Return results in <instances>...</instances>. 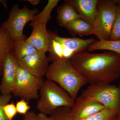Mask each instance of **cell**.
I'll use <instances>...</instances> for the list:
<instances>
[{
	"label": "cell",
	"instance_id": "cell-3",
	"mask_svg": "<svg viewBox=\"0 0 120 120\" xmlns=\"http://www.w3.org/2000/svg\"><path fill=\"white\" fill-rule=\"evenodd\" d=\"M37 108L39 113L51 116L60 107L71 108L75 102L68 93L55 82L45 80L39 91Z\"/></svg>",
	"mask_w": 120,
	"mask_h": 120
},
{
	"label": "cell",
	"instance_id": "cell-16",
	"mask_svg": "<svg viewBox=\"0 0 120 120\" xmlns=\"http://www.w3.org/2000/svg\"><path fill=\"white\" fill-rule=\"evenodd\" d=\"M79 15L71 5L65 3L57 8L56 19L59 25L65 27L68 23L80 19Z\"/></svg>",
	"mask_w": 120,
	"mask_h": 120
},
{
	"label": "cell",
	"instance_id": "cell-18",
	"mask_svg": "<svg viewBox=\"0 0 120 120\" xmlns=\"http://www.w3.org/2000/svg\"><path fill=\"white\" fill-rule=\"evenodd\" d=\"M89 52L96 50H104L114 52L120 55V40H100L90 45L87 49Z\"/></svg>",
	"mask_w": 120,
	"mask_h": 120
},
{
	"label": "cell",
	"instance_id": "cell-28",
	"mask_svg": "<svg viewBox=\"0 0 120 120\" xmlns=\"http://www.w3.org/2000/svg\"><path fill=\"white\" fill-rule=\"evenodd\" d=\"M27 1L30 2L33 5H36L38 4L39 3L41 2L40 0H27Z\"/></svg>",
	"mask_w": 120,
	"mask_h": 120
},
{
	"label": "cell",
	"instance_id": "cell-23",
	"mask_svg": "<svg viewBox=\"0 0 120 120\" xmlns=\"http://www.w3.org/2000/svg\"><path fill=\"white\" fill-rule=\"evenodd\" d=\"M12 98L11 94H0V120H9L5 115L3 107L9 103Z\"/></svg>",
	"mask_w": 120,
	"mask_h": 120
},
{
	"label": "cell",
	"instance_id": "cell-30",
	"mask_svg": "<svg viewBox=\"0 0 120 120\" xmlns=\"http://www.w3.org/2000/svg\"><path fill=\"white\" fill-rule=\"evenodd\" d=\"M1 76V75L0 74V80Z\"/></svg>",
	"mask_w": 120,
	"mask_h": 120
},
{
	"label": "cell",
	"instance_id": "cell-13",
	"mask_svg": "<svg viewBox=\"0 0 120 120\" xmlns=\"http://www.w3.org/2000/svg\"><path fill=\"white\" fill-rule=\"evenodd\" d=\"M98 0H66L65 3L72 6L80 19L92 24L97 13Z\"/></svg>",
	"mask_w": 120,
	"mask_h": 120
},
{
	"label": "cell",
	"instance_id": "cell-5",
	"mask_svg": "<svg viewBox=\"0 0 120 120\" xmlns=\"http://www.w3.org/2000/svg\"><path fill=\"white\" fill-rule=\"evenodd\" d=\"M117 1L99 0L93 25L99 40H109L116 17Z\"/></svg>",
	"mask_w": 120,
	"mask_h": 120
},
{
	"label": "cell",
	"instance_id": "cell-14",
	"mask_svg": "<svg viewBox=\"0 0 120 120\" xmlns=\"http://www.w3.org/2000/svg\"><path fill=\"white\" fill-rule=\"evenodd\" d=\"M65 28L73 36L78 35L82 37L95 34L93 25L80 18L68 23Z\"/></svg>",
	"mask_w": 120,
	"mask_h": 120
},
{
	"label": "cell",
	"instance_id": "cell-2",
	"mask_svg": "<svg viewBox=\"0 0 120 120\" xmlns=\"http://www.w3.org/2000/svg\"><path fill=\"white\" fill-rule=\"evenodd\" d=\"M45 76L47 80L58 84L75 100L80 89L88 83L86 78L73 67L71 60L52 62Z\"/></svg>",
	"mask_w": 120,
	"mask_h": 120
},
{
	"label": "cell",
	"instance_id": "cell-6",
	"mask_svg": "<svg viewBox=\"0 0 120 120\" xmlns=\"http://www.w3.org/2000/svg\"><path fill=\"white\" fill-rule=\"evenodd\" d=\"M38 13V9H29L26 5L20 9L18 4L14 5L8 19L2 23L1 27L8 31L14 41L26 40V36L23 33L24 27Z\"/></svg>",
	"mask_w": 120,
	"mask_h": 120
},
{
	"label": "cell",
	"instance_id": "cell-22",
	"mask_svg": "<svg viewBox=\"0 0 120 120\" xmlns=\"http://www.w3.org/2000/svg\"><path fill=\"white\" fill-rule=\"evenodd\" d=\"M71 108L60 107L57 109L51 116L55 120H75L70 114Z\"/></svg>",
	"mask_w": 120,
	"mask_h": 120
},
{
	"label": "cell",
	"instance_id": "cell-31",
	"mask_svg": "<svg viewBox=\"0 0 120 120\" xmlns=\"http://www.w3.org/2000/svg\"></svg>",
	"mask_w": 120,
	"mask_h": 120
},
{
	"label": "cell",
	"instance_id": "cell-15",
	"mask_svg": "<svg viewBox=\"0 0 120 120\" xmlns=\"http://www.w3.org/2000/svg\"><path fill=\"white\" fill-rule=\"evenodd\" d=\"M14 42L8 31L0 27V74L1 76L5 60L11 51Z\"/></svg>",
	"mask_w": 120,
	"mask_h": 120
},
{
	"label": "cell",
	"instance_id": "cell-27",
	"mask_svg": "<svg viewBox=\"0 0 120 120\" xmlns=\"http://www.w3.org/2000/svg\"><path fill=\"white\" fill-rule=\"evenodd\" d=\"M38 116L39 120H55L52 116L48 117L46 115L41 113L38 114Z\"/></svg>",
	"mask_w": 120,
	"mask_h": 120
},
{
	"label": "cell",
	"instance_id": "cell-26",
	"mask_svg": "<svg viewBox=\"0 0 120 120\" xmlns=\"http://www.w3.org/2000/svg\"><path fill=\"white\" fill-rule=\"evenodd\" d=\"M22 120H39L38 114L34 112H28L25 115H24L23 118Z\"/></svg>",
	"mask_w": 120,
	"mask_h": 120
},
{
	"label": "cell",
	"instance_id": "cell-8",
	"mask_svg": "<svg viewBox=\"0 0 120 120\" xmlns=\"http://www.w3.org/2000/svg\"><path fill=\"white\" fill-rule=\"evenodd\" d=\"M47 31L60 43L64 60H71L75 54L86 50L90 45L97 41L93 38L83 39L77 38H64L60 37L55 31Z\"/></svg>",
	"mask_w": 120,
	"mask_h": 120
},
{
	"label": "cell",
	"instance_id": "cell-21",
	"mask_svg": "<svg viewBox=\"0 0 120 120\" xmlns=\"http://www.w3.org/2000/svg\"><path fill=\"white\" fill-rule=\"evenodd\" d=\"M118 113L105 108L100 112L83 120H116Z\"/></svg>",
	"mask_w": 120,
	"mask_h": 120
},
{
	"label": "cell",
	"instance_id": "cell-9",
	"mask_svg": "<svg viewBox=\"0 0 120 120\" xmlns=\"http://www.w3.org/2000/svg\"><path fill=\"white\" fill-rule=\"evenodd\" d=\"M19 66L31 75L43 78L49 67L48 57L40 52H36L18 60Z\"/></svg>",
	"mask_w": 120,
	"mask_h": 120
},
{
	"label": "cell",
	"instance_id": "cell-11",
	"mask_svg": "<svg viewBox=\"0 0 120 120\" xmlns=\"http://www.w3.org/2000/svg\"><path fill=\"white\" fill-rule=\"evenodd\" d=\"M105 108L98 102L80 95L75 99L74 105L70 110V114L75 120H83Z\"/></svg>",
	"mask_w": 120,
	"mask_h": 120
},
{
	"label": "cell",
	"instance_id": "cell-7",
	"mask_svg": "<svg viewBox=\"0 0 120 120\" xmlns=\"http://www.w3.org/2000/svg\"><path fill=\"white\" fill-rule=\"evenodd\" d=\"M44 81L43 78L31 75L19 65L12 94L24 99L27 102L30 100L38 99L39 90Z\"/></svg>",
	"mask_w": 120,
	"mask_h": 120
},
{
	"label": "cell",
	"instance_id": "cell-29",
	"mask_svg": "<svg viewBox=\"0 0 120 120\" xmlns=\"http://www.w3.org/2000/svg\"><path fill=\"white\" fill-rule=\"evenodd\" d=\"M116 120H120V111L117 114Z\"/></svg>",
	"mask_w": 120,
	"mask_h": 120
},
{
	"label": "cell",
	"instance_id": "cell-10",
	"mask_svg": "<svg viewBox=\"0 0 120 120\" xmlns=\"http://www.w3.org/2000/svg\"><path fill=\"white\" fill-rule=\"evenodd\" d=\"M19 66L18 60L15 58L11 51L6 57L3 66L2 77L0 84L1 94H11L16 81Z\"/></svg>",
	"mask_w": 120,
	"mask_h": 120
},
{
	"label": "cell",
	"instance_id": "cell-17",
	"mask_svg": "<svg viewBox=\"0 0 120 120\" xmlns=\"http://www.w3.org/2000/svg\"><path fill=\"white\" fill-rule=\"evenodd\" d=\"M59 0H49L47 5L40 13L35 15L31 20L30 26L34 24L46 23L52 19L51 13L53 9L57 5Z\"/></svg>",
	"mask_w": 120,
	"mask_h": 120
},
{
	"label": "cell",
	"instance_id": "cell-25",
	"mask_svg": "<svg viewBox=\"0 0 120 120\" xmlns=\"http://www.w3.org/2000/svg\"><path fill=\"white\" fill-rule=\"evenodd\" d=\"M17 113L24 115L30 110V106L28 102L24 99H21L19 101H17L16 104Z\"/></svg>",
	"mask_w": 120,
	"mask_h": 120
},
{
	"label": "cell",
	"instance_id": "cell-19",
	"mask_svg": "<svg viewBox=\"0 0 120 120\" xmlns=\"http://www.w3.org/2000/svg\"><path fill=\"white\" fill-rule=\"evenodd\" d=\"M37 50L25 40L14 41L11 52L18 60Z\"/></svg>",
	"mask_w": 120,
	"mask_h": 120
},
{
	"label": "cell",
	"instance_id": "cell-12",
	"mask_svg": "<svg viewBox=\"0 0 120 120\" xmlns=\"http://www.w3.org/2000/svg\"><path fill=\"white\" fill-rule=\"evenodd\" d=\"M46 23L31 25L33 30L30 37L26 39L38 52L45 54L48 52L49 39Z\"/></svg>",
	"mask_w": 120,
	"mask_h": 120
},
{
	"label": "cell",
	"instance_id": "cell-20",
	"mask_svg": "<svg viewBox=\"0 0 120 120\" xmlns=\"http://www.w3.org/2000/svg\"><path fill=\"white\" fill-rule=\"evenodd\" d=\"M109 40H120V0L117 1L116 17L112 27Z\"/></svg>",
	"mask_w": 120,
	"mask_h": 120
},
{
	"label": "cell",
	"instance_id": "cell-24",
	"mask_svg": "<svg viewBox=\"0 0 120 120\" xmlns=\"http://www.w3.org/2000/svg\"><path fill=\"white\" fill-rule=\"evenodd\" d=\"M3 109L5 115L9 120H13V118L17 113L16 105L13 101L5 105Z\"/></svg>",
	"mask_w": 120,
	"mask_h": 120
},
{
	"label": "cell",
	"instance_id": "cell-1",
	"mask_svg": "<svg viewBox=\"0 0 120 120\" xmlns=\"http://www.w3.org/2000/svg\"><path fill=\"white\" fill-rule=\"evenodd\" d=\"M73 67L90 84L110 83L120 77V55L114 52H78L71 59Z\"/></svg>",
	"mask_w": 120,
	"mask_h": 120
},
{
	"label": "cell",
	"instance_id": "cell-4",
	"mask_svg": "<svg viewBox=\"0 0 120 120\" xmlns=\"http://www.w3.org/2000/svg\"><path fill=\"white\" fill-rule=\"evenodd\" d=\"M82 97L98 102L105 108L120 111V86L110 83L90 84L82 92Z\"/></svg>",
	"mask_w": 120,
	"mask_h": 120
}]
</instances>
